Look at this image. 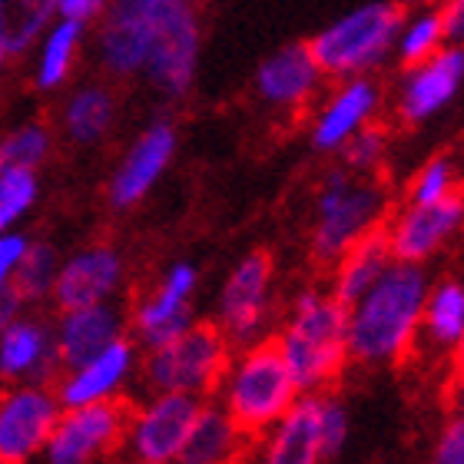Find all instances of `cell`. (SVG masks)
Wrapping results in <instances>:
<instances>
[{"label": "cell", "instance_id": "29", "mask_svg": "<svg viewBox=\"0 0 464 464\" xmlns=\"http://www.w3.org/2000/svg\"><path fill=\"white\" fill-rule=\"evenodd\" d=\"M80 40H83V27L70 24V20H57L50 24L47 34L40 37V60H37V83L40 90H57L67 80L73 60H77Z\"/></svg>", "mask_w": 464, "mask_h": 464}, {"label": "cell", "instance_id": "11", "mask_svg": "<svg viewBox=\"0 0 464 464\" xmlns=\"http://www.w3.org/2000/svg\"><path fill=\"white\" fill-rule=\"evenodd\" d=\"M199 67V20L196 7H179L153 24V44L146 53V77L166 97L189 93Z\"/></svg>", "mask_w": 464, "mask_h": 464}, {"label": "cell", "instance_id": "36", "mask_svg": "<svg viewBox=\"0 0 464 464\" xmlns=\"http://www.w3.org/2000/svg\"><path fill=\"white\" fill-rule=\"evenodd\" d=\"M345 150V166L352 173H372L382 160H385L388 150V136L382 126H362L355 136H348V143L342 146Z\"/></svg>", "mask_w": 464, "mask_h": 464}, {"label": "cell", "instance_id": "41", "mask_svg": "<svg viewBox=\"0 0 464 464\" xmlns=\"http://www.w3.org/2000/svg\"><path fill=\"white\" fill-rule=\"evenodd\" d=\"M20 309H24V302H20L17 295H14V292H10V289L0 292V332H4L10 325V322L17 319Z\"/></svg>", "mask_w": 464, "mask_h": 464}, {"label": "cell", "instance_id": "39", "mask_svg": "<svg viewBox=\"0 0 464 464\" xmlns=\"http://www.w3.org/2000/svg\"><path fill=\"white\" fill-rule=\"evenodd\" d=\"M438 20H441V34H445V44H455L464 34V0H441L435 7Z\"/></svg>", "mask_w": 464, "mask_h": 464}, {"label": "cell", "instance_id": "3", "mask_svg": "<svg viewBox=\"0 0 464 464\" xmlns=\"http://www.w3.org/2000/svg\"><path fill=\"white\" fill-rule=\"evenodd\" d=\"M216 395H219L216 405L256 441L295 405L299 388L292 382L276 342L262 339L249 348H239V355L229 358Z\"/></svg>", "mask_w": 464, "mask_h": 464}, {"label": "cell", "instance_id": "28", "mask_svg": "<svg viewBox=\"0 0 464 464\" xmlns=\"http://www.w3.org/2000/svg\"><path fill=\"white\" fill-rule=\"evenodd\" d=\"M113 116H116V100L110 90L83 87L70 97L67 110H63V123H67V133L77 143H100L110 133Z\"/></svg>", "mask_w": 464, "mask_h": 464}, {"label": "cell", "instance_id": "35", "mask_svg": "<svg viewBox=\"0 0 464 464\" xmlns=\"http://www.w3.org/2000/svg\"><path fill=\"white\" fill-rule=\"evenodd\" d=\"M348 435H352V418H348V408L342 405L335 395H319V441H322V458L325 461H335L342 455V448L348 445Z\"/></svg>", "mask_w": 464, "mask_h": 464}, {"label": "cell", "instance_id": "37", "mask_svg": "<svg viewBox=\"0 0 464 464\" xmlns=\"http://www.w3.org/2000/svg\"><path fill=\"white\" fill-rule=\"evenodd\" d=\"M431 464H464V421L461 418H448L441 435L431 451Z\"/></svg>", "mask_w": 464, "mask_h": 464}, {"label": "cell", "instance_id": "34", "mask_svg": "<svg viewBox=\"0 0 464 464\" xmlns=\"http://www.w3.org/2000/svg\"><path fill=\"white\" fill-rule=\"evenodd\" d=\"M455 193H458L455 163L448 156H438V160H428L415 173V179L408 186V206H435L451 199Z\"/></svg>", "mask_w": 464, "mask_h": 464}, {"label": "cell", "instance_id": "22", "mask_svg": "<svg viewBox=\"0 0 464 464\" xmlns=\"http://www.w3.org/2000/svg\"><path fill=\"white\" fill-rule=\"evenodd\" d=\"M319 80L322 73L312 63L305 44H289V47L276 50L272 57L262 60L259 73H256V87H259V97L272 107L295 110L315 97Z\"/></svg>", "mask_w": 464, "mask_h": 464}, {"label": "cell", "instance_id": "8", "mask_svg": "<svg viewBox=\"0 0 464 464\" xmlns=\"http://www.w3.org/2000/svg\"><path fill=\"white\" fill-rule=\"evenodd\" d=\"M203 398L179 392H153L143 405L130 408L123 451L130 461L173 464L193 431Z\"/></svg>", "mask_w": 464, "mask_h": 464}, {"label": "cell", "instance_id": "10", "mask_svg": "<svg viewBox=\"0 0 464 464\" xmlns=\"http://www.w3.org/2000/svg\"><path fill=\"white\" fill-rule=\"evenodd\" d=\"M50 385H7L0 392V461L30 464L40 458L60 418Z\"/></svg>", "mask_w": 464, "mask_h": 464}, {"label": "cell", "instance_id": "6", "mask_svg": "<svg viewBox=\"0 0 464 464\" xmlns=\"http://www.w3.org/2000/svg\"><path fill=\"white\" fill-rule=\"evenodd\" d=\"M388 199L382 186L352 179L348 169L325 176L315 203V229H312V256L319 262H335L355 246L365 232L378 229L385 219Z\"/></svg>", "mask_w": 464, "mask_h": 464}, {"label": "cell", "instance_id": "44", "mask_svg": "<svg viewBox=\"0 0 464 464\" xmlns=\"http://www.w3.org/2000/svg\"><path fill=\"white\" fill-rule=\"evenodd\" d=\"M126 464H146V461H126Z\"/></svg>", "mask_w": 464, "mask_h": 464}, {"label": "cell", "instance_id": "20", "mask_svg": "<svg viewBox=\"0 0 464 464\" xmlns=\"http://www.w3.org/2000/svg\"><path fill=\"white\" fill-rule=\"evenodd\" d=\"M153 24L140 14L136 0H110L100 27V60L113 77H133L146 67Z\"/></svg>", "mask_w": 464, "mask_h": 464}, {"label": "cell", "instance_id": "31", "mask_svg": "<svg viewBox=\"0 0 464 464\" xmlns=\"http://www.w3.org/2000/svg\"><path fill=\"white\" fill-rule=\"evenodd\" d=\"M37 193V169L0 166V236L14 232V226L27 216V209H34Z\"/></svg>", "mask_w": 464, "mask_h": 464}, {"label": "cell", "instance_id": "9", "mask_svg": "<svg viewBox=\"0 0 464 464\" xmlns=\"http://www.w3.org/2000/svg\"><path fill=\"white\" fill-rule=\"evenodd\" d=\"M269 292H272V256L249 252L229 272L219 295V332L236 348H249L266 339L269 329Z\"/></svg>", "mask_w": 464, "mask_h": 464}, {"label": "cell", "instance_id": "33", "mask_svg": "<svg viewBox=\"0 0 464 464\" xmlns=\"http://www.w3.org/2000/svg\"><path fill=\"white\" fill-rule=\"evenodd\" d=\"M50 130L44 123H24L10 136L0 140V166H20V169H37L50 156Z\"/></svg>", "mask_w": 464, "mask_h": 464}, {"label": "cell", "instance_id": "23", "mask_svg": "<svg viewBox=\"0 0 464 464\" xmlns=\"http://www.w3.org/2000/svg\"><path fill=\"white\" fill-rule=\"evenodd\" d=\"M252 438L216 401H203L196 425L173 464H246Z\"/></svg>", "mask_w": 464, "mask_h": 464}, {"label": "cell", "instance_id": "4", "mask_svg": "<svg viewBox=\"0 0 464 464\" xmlns=\"http://www.w3.org/2000/svg\"><path fill=\"white\" fill-rule=\"evenodd\" d=\"M401 24H405V4L375 0L319 30L305 44V50L325 77H362L365 70L378 67L395 50Z\"/></svg>", "mask_w": 464, "mask_h": 464}, {"label": "cell", "instance_id": "19", "mask_svg": "<svg viewBox=\"0 0 464 464\" xmlns=\"http://www.w3.org/2000/svg\"><path fill=\"white\" fill-rule=\"evenodd\" d=\"M173 153H176L173 126L166 123V120H156L153 126H146V133L130 146V153L123 156V163L116 169L113 183H110V203L116 209L140 203L156 186V179L163 176Z\"/></svg>", "mask_w": 464, "mask_h": 464}, {"label": "cell", "instance_id": "5", "mask_svg": "<svg viewBox=\"0 0 464 464\" xmlns=\"http://www.w3.org/2000/svg\"><path fill=\"white\" fill-rule=\"evenodd\" d=\"M232 345L213 322H193L169 345L146 352L143 382L150 392H179V395L209 398L229 368Z\"/></svg>", "mask_w": 464, "mask_h": 464}, {"label": "cell", "instance_id": "38", "mask_svg": "<svg viewBox=\"0 0 464 464\" xmlns=\"http://www.w3.org/2000/svg\"><path fill=\"white\" fill-rule=\"evenodd\" d=\"M107 4L110 0H57V17L70 20V24H80V27H87L90 20L103 17Z\"/></svg>", "mask_w": 464, "mask_h": 464}, {"label": "cell", "instance_id": "45", "mask_svg": "<svg viewBox=\"0 0 464 464\" xmlns=\"http://www.w3.org/2000/svg\"><path fill=\"white\" fill-rule=\"evenodd\" d=\"M0 464H4V461H0Z\"/></svg>", "mask_w": 464, "mask_h": 464}, {"label": "cell", "instance_id": "40", "mask_svg": "<svg viewBox=\"0 0 464 464\" xmlns=\"http://www.w3.org/2000/svg\"><path fill=\"white\" fill-rule=\"evenodd\" d=\"M24 246H27V239H24V236H17V232L0 236V292L10 285V272H14V266H17Z\"/></svg>", "mask_w": 464, "mask_h": 464}, {"label": "cell", "instance_id": "25", "mask_svg": "<svg viewBox=\"0 0 464 464\" xmlns=\"http://www.w3.org/2000/svg\"><path fill=\"white\" fill-rule=\"evenodd\" d=\"M392 266V252H388V239L385 229L365 232L355 246H348L345 256L335 262V279H332V299L352 309L362 295H365L378 279L382 272Z\"/></svg>", "mask_w": 464, "mask_h": 464}, {"label": "cell", "instance_id": "2", "mask_svg": "<svg viewBox=\"0 0 464 464\" xmlns=\"http://www.w3.org/2000/svg\"><path fill=\"white\" fill-rule=\"evenodd\" d=\"M348 309L332 295L305 289L295 295L289 322L276 335L282 362L299 395H322L348 365Z\"/></svg>", "mask_w": 464, "mask_h": 464}, {"label": "cell", "instance_id": "7", "mask_svg": "<svg viewBox=\"0 0 464 464\" xmlns=\"http://www.w3.org/2000/svg\"><path fill=\"white\" fill-rule=\"evenodd\" d=\"M130 405L123 398L87 408H63L47 445L40 451L44 464H103L123 451Z\"/></svg>", "mask_w": 464, "mask_h": 464}, {"label": "cell", "instance_id": "14", "mask_svg": "<svg viewBox=\"0 0 464 464\" xmlns=\"http://www.w3.org/2000/svg\"><path fill=\"white\" fill-rule=\"evenodd\" d=\"M136 345L133 339H116L113 345H107L100 355H93L90 362L77 368L60 372L57 378V395L60 408H87V405H103V401H116L123 385L133 378L136 372Z\"/></svg>", "mask_w": 464, "mask_h": 464}, {"label": "cell", "instance_id": "27", "mask_svg": "<svg viewBox=\"0 0 464 464\" xmlns=\"http://www.w3.org/2000/svg\"><path fill=\"white\" fill-rule=\"evenodd\" d=\"M57 17V0H0V44L20 57L37 44Z\"/></svg>", "mask_w": 464, "mask_h": 464}, {"label": "cell", "instance_id": "21", "mask_svg": "<svg viewBox=\"0 0 464 464\" xmlns=\"http://www.w3.org/2000/svg\"><path fill=\"white\" fill-rule=\"evenodd\" d=\"M116 339H123V312L110 302L63 312L53 329V348L63 372L90 362Z\"/></svg>", "mask_w": 464, "mask_h": 464}, {"label": "cell", "instance_id": "18", "mask_svg": "<svg viewBox=\"0 0 464 464\" xmlns=\"http://www.w3.org/2000/svg\"><path fill=\"white\" fill-rule=\"evenodd\" d=\"M464 80V50L441 47L431 60L408 70L398 97V113L408 123H425L458 97Z\"/></svg>", "mask_w": 464, "mask_h": 464}, {"label": "cell", "instance_id": "32", "mask_svg": "<svg viewBox=\"0 0 464 464\" xmlns=\"http://www.w3.org/2000/svg\"><path fill=\"white\" fill-rule=\"evenodd\" d=\"M395 47H398V60H401L405 70L435 57L438 50L445 47V34H441V20H438L435 7L421 10L411 24H401V34H398Z\"/></svg>", "mask_w": 464, "mask_h": 464}, {"label": "cell", "instance_id": "1", "mask_svg": "<svg viewBox=\"0 0 464 464\" xmlns=\"http://www.w3.org/2000/svg\"><path fill=\"white\" fill-rule=\"evenodd\" d=\"M421 266L392 262L382 279L348 309V362L355 365H398L415 348L428 299Z\"/></svg>", "mask_w": 464, "mask_h": 464}, {"label": "cell", "instance_id": "26", "mask_svg": "<svg viewBox=\"0 0 464 464\" xmlns=\"http://www.w3.org/2000/svg\"><path fill=\"white\" fill-rule=\"evenodd\" d=\"M428 342L441 352H455L464 339V289L458 279H445L428 289L425 312H421V329Z\"/></svg>", "mask_w": 464, "mask_h": 464}, {"label": "cell", "instance_id": "13", "mask_svg": "<svg viewBox=\"0 0 464 464\" xmlns=\"http://www.w3.org/2000/svg\"><path fill=\"white\" fill-rule=\"evenodd\" d=\"M461 216H464L461 193H455L451 199L435 206H405L392 223L382 226L388 239V252H392V262H405V266L428 262L458 232Z\"/></svg>", "mask_w": 464, "mask_h": 464}, {"label": "cell", "instance_id": "15", "mask_svg": "<svg viewBox=\"0 0 464 464\" xmlns=\"http://www.w3.org/2000/svg\"><path fill=\"white\" fill-rule=\"evenodd\" d=\"M53 329L47 322L17 315L0 332V382L7 385H50L60 378Z\"/></svg>", "mask_w": 464, "mask_h": 464}, {"label": "cell", "instance_id": "42", "mask_svg": "<svg viewBox=\"0 0 464 464\" xmlns=\"http://www.w3.org/2000/svg\"><path fill=\"white\" fill-rule=\"evenodd\" d=\"M4 63H7V50H4V44H0V70H4Z\"/></svg>", "mask_w": 464, "mask_h": 464}, {"label": "cell", "instance_id": "12", "mask_svg": "<svg viewBox=\"0 0 464 464\" xmlns=\"http://www.w3.org/2000/svg\"><path fill=\"white\" fill-rule=\"evenodd\" d=\"M196 269L189 262H176L166 272L163 282L156 285L153 295H146L133 309V335L146 352L169 345L193 325V292H196Z\"/></svg>", "mask_w": 464, "mask_h": 464}, {"label": "cell", "instance_id": "16", "mask_svg": "<svg viewBox=\"0 0 464 464\" xmlns=\"http://www.w3.org/2000/svg\"><path fill=\"white\" fill-rule=\"evenodd\" d=\"M120 282H123L120 252L110 249V246H90V249H80L77 256H70L60 266L50 295L60 305V312L87 309V305L110 302V295L120 289Z\"/></svg>", "mask_w": 464, "mask_h": 464}, {"label": "cell", "instance_id": "43", "mask_svg": "<svg viewBox=\"0 0 464 464\" xmlns=\"http://www.w3.org/2000/svg\"><path fill=\"white\" fill-rule=\"evenodd\" d=\"M401 4H431V0H401Z\"/></svg>", "mask_w": 464, "mask_h": 464}, {"label": "cell", "instance_id": "17", "mask_svg": "<svg viewBox=\"0 0 464 464\" xmlns=\"http://www.w3.org/2000/svg\"><path fill=\"white\" fill-rule=\"evenodd\" d=\"M252 464H325L319 441V395H299L276 425L252 441Z\"/></svg>", "mask_w": 464, "mask_h": 464}, {"label": "cell", "instance_id": "30", "mask_svg": "<svg viewBox=\"0 0 464 464\" xmlns=\"http://www.w3.org/2000/svg\"><path fill=\"white\" fill-rule=\"evenodd\" d=\"M60 259L57 249L50 242H27L20 252L17 266L10 272L7 289L17 295L20 302H40L53 292V279H57Z\"/></svg>", "mask_w": 464, "mask_h": 464}, {"label": "cell", "instance_id": "24", "mask_svg": "<svg viewBox=\"0 0 464 464\" xmlns=\"http://www.w3.org/2000/svg\"><path fill=\"white\" fill-rule=\"evenodd\" d=\"M378 110V87L365 77L345 80L335 97L325 103V110L319 113L315 126H312V143L319 146L322 153L342 150L348 143V136H355L362 126H368V120Z\"/></svg>", "mask_w": 464, "mask_h": 464}]
</instances>
